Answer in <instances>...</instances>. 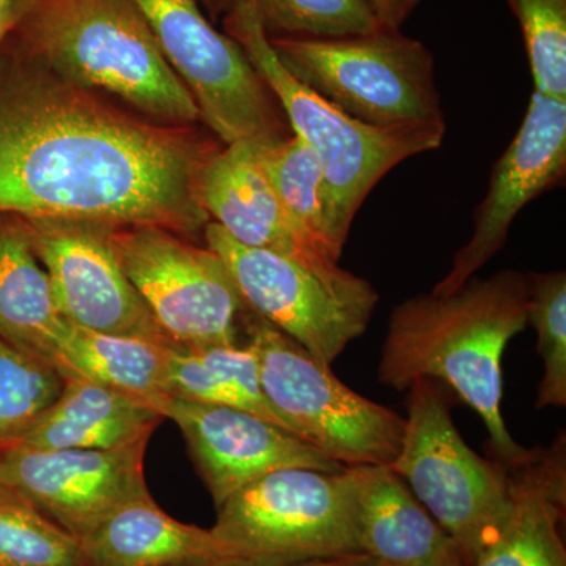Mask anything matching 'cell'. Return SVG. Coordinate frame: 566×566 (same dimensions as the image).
Here are the masks:
<instances>
[{"label": "cell", "instance_id": "6da1fadb", "mask_svg": "<svg viewBox=\"0 0 566 566\" xmlns=\"http://www.w3.org/2000/svg\"><path fill=\"white\" fill-rule=\"evenodd\" d=\"M218 150L189 126L125 114L63 80L13 35L0 48V214L158 226L191 238Z\"/></svg>", "mask_w": 566, "mask_h": 566}, {"label": "cell", "instance_id": "7a4b0ae2", "mask_svg": "<svg viewBox=\"0 0 566 566\" xmlns=\"http://www.w3.org/2000/svg\"><path fill=\"white\" fill-rule=\"evenodd\" d=\"M528 277L504 270L471 277L452 293H423L395 305L378 379L405 392L417 379H438L480 416L491 455L509 465L526 455L502 417V356L527 327Z\"/></svg>", "mask_w": 566, "mask_h": 566}, {"label": "cell", "instance_id": "3957f363", "mask_svg": "<svg viewBox=\"0 0 566 566\" xmlns=\"http://www.w3.org/2000/svg\"><path fill=\"white\" fill-rule=\"evenodd\" d=\"M13 36L77 87L117 96L163 125L200 122L133 0H40Z\"/></svg>", "mask_w": 566, "mask_h": 566}, {"label": "cell", "instance_id": "277c9868", "mask_svg": "<svg viewBox=\"0 0 566 566\" xmlns=\"http://www.w3.org/2000/svg\"><path fill=\"white\" fill-rule=\"evenodd\" d=\"M223 29L240 44L249 62L282 107L294 136L318 155L324 172V207L331 243L344 253L354 218L376 185L406 159L438 150L447 128H378L301 84L279 62L249 0H227Z\"/></svg>", "mask_w": 566, "mask_h": 566}, {"label": "cell", "instance_id": "5b68a950", "mask_svg": "<svg viewBox=\"0 0 566 566\" xmlns=\"http://www.w3.org/2000/svg\"><path fill=\"white\" fill-rule=\"evenodd\" d=\"M408 390L403 442L390 468L472 566L512 520L509 468L465 444L444 382L417 379Z\"/></svg>", "mask_w": 566, "mask_h": 566}, {"label": "cell", "instance_id": "8992f818", "mask_svg": "<svg viewBox=\"0 0 566 566\" xmlns=\"http://www.w3.org/2000/svg\"><path fill=\"white\" fill-rule=\"evenodd\" d=\"M270 43L293 77L365 125L447 128L434 55L422 41L382 28L360 35Z\"/></svg>", "mask_w": 566, "mask_h": 566}, {"label": "cell", "instance_id": "52a82bcc", "mask_svg": "<svg viewBox=\"0 0 566 566\" xmlns=\"http://www.w3.org/2000/svg\"><path fill=\"white\" fill-rule=\"evenodd\" d=\"M203 238L226 263L245 307L324 364L333 365L374 318V285L337 262L248 248L214 222Z\"/></svg>", "mask_w": 566, "mask_h": 566}, {"label": "cell", "instance_id": "ba28073f", "mask_svg": "<svg viewBox=\"0 0 566 566\" xmlns=\"http://www.w3.org/2000/svg\"><path fill=\"white\" fill-rule=\"evenodd\" d=\"M243 323L263 392L297 438L345 468L394 463L403 442V417L354 392L331 365L248 307Z\"/></svg>", "mask_w": 566, "mask_h": 566}, {"label": "cell", "instance_id": "9c48e42d", "mask_svg": "<svg viewBox=\"0 0 566 566\" xmlns=\"http://www.w3.org/2000/svg\"><path fill=\"white\" fill-rule=\"evenodd\" d=\"M345 469L286 468L260 476L218 506L211 531L252 566L359 554Z\"/></svg>", "mask_w": 566, "mask_h": 566}, {"label": "cell", "instance_id": "30bf717a", "mask_svg": "<svg viewBox=\"0 0 566 566\" xmlns=\"http://www.w3.org/2000/svg\"><path fill=\"white\" fill-rule=\"evenodd\" d=\"M200 111V122L223 145L277 144L293 136L273 92L240 44L219 32L197 0H133Z\"/></svg>", "mask_w": 566, "mask_h": 566}, {"label": "cell", "instance_id": "8fae6325", "mask_svg": "<svg viewBox=\"0 0 566 566\" xmlns=\"http://www.w3.org/2000/svg\"><path fill=\"white\" fill-rule=\"evenodd\" d=\"M111 241L175 348L238 345L245 305L218 253L158 226L114 227Z\"/></svg>", "mask_w": 566, "mask_h": 566}, {"label": "cell", "instance_id": "7c38bea8", "mask_svg": "<svg viewBox=\"0 0 566 566\" xmlns=\"http://www.w3.org/2000/svg\"><path fill=\"white\" fill-rule=\"evenodd\" d=\"M22 221L66 322L170 344L118 262L111 241L114 227L82 219Z\"/></svg>", "mask_w": 566, "mask_h": 566}, {"label": "cell", "instance_id": "4fadbf2b", "mask_svg": "<svg viewBox=\"0 0 566 566\" xmlns=\"http://www.w3.org/2000/svg\"><path fill=\"white\" fill-rule=\"evenodd\" d=\"M148 441L109 450L10 447L0 453V482L82 542L112 513L151 495L144 474Z\"/></svg>", "mask_w": 566, "mask_h": 566}, {"label": "cell", "instance_id": "5bb4252c", "mask_svg": "<svg viewBox=\"0 0 566 566\" xmlns=\"http://www.w3.org/2000/svg\"><path fill=\"white\" fill-rule=\"evenodd\" d=\"M566 175V102L534 92L520 129L491 170L474 230L431 292L452 293L501 252L528 203L557 188Z\"/></svg>", "mask_w": 566, "mask_h": 566}, {"label": "cell", "instance_id": "9a60e30c", "mask_svg": "<svg viewBox=\"0 0 566 566\" xmlns=\"http://www.w3.org/2000/svg\"><path fill=\"white\" fill-rule=\"evenodd\" d=\"M158 409L164 419L180 428L216 509L241 488L279 469L305 468L331 474L345 469L296 434L233 406L167 395Z\"/></svg>", "mask_w": 566, "mask_h": 566}, {"label": "cell", "instance_id": "2e32d148", "mask_svg": "<svg viewBox=\"0 0 566 566\" xmlns=\"http://www.w3.org/2000/svg\"><path fill=\"white\" fill-rule=\"evenodd\" d=\"M262 145L266 144L240 140L212 153L199 178L203 210L211 222L248 248L331 260L305 240L286 214L264 169Z\"/></svg>", "mask_w": 566, "mask_h": 566}, {"label": "cell", "instance_id": "e0dca14e", "mask_svg": "<svg viewBox=\"0 0 566 566\" xmlns=\"http://www.w3.org/2000/svg\"><path fill=\"white\" fill-rule=\"evenodd\" d=\"M360 553L389 566H468L444 528L390 465L345 469Z\"/></svg>", "mask_w": 566, "mask_h": 566}, {"label": "cell", "instance_id": "ac0fdd59", "mask_svg": "<svg viewBox=\"0 0 566 566\" xmlns=\"http://www.w3.org/2000/svg\"><path fill=\"white\" fill-rule=\"evenodd\" d=\"M509 468L513 510L504 532L472 566H566L560 523L566 510V438L528 449Z\"/></svg>", "mask_w": 566, "mask_h": 566}, {"label": "cell", "instance_id": "d6986e66", "mask_svg": "<svg viewBox=\"0 0 566 566\" xmlns=\"http://www.w3.org/2000/svg\"><path fill=\"white\" fill-rule=\"evenodd\" d=\"M81 546L88 566H252L211 528L167 515L151 495L112 513Z\"/></svg>", "mask_w": 566, "mask_h": 566}, {"label": "cell", "instance_id": "ffe728a7", "mask_svg": "<svg viewBox=\"0 0 566 566\" xmlns=\"http://www.w3.org/2000/svg\"><path fill=\"white\" fill-rule=\"evenodd\" d=\"M164 419L158 406L81 375L65 376L57 400L13 447L109 450L150 439Z\"/></svg>", "mask_w": 566, "mask_h": 566}, {"label": "cell", "instance_id": "44dd1931", "mask_svg": "<svg viewBox=\"0 0 566 566\" xmlns=\"http://www.w3.org/2000/svg\"><path fill=\"white\" fill-rule=\"evenodd\" d=\"M65 326L24 221L0 214V338L55 365Z\"/></svg>", "mask_w": 566, "mask_h": 566}, {"label": "cell", "instance_id": "7402d4cb", "mask_svg": "<svg viewBox=\"0 0 566 566\" xmlns=\"http://www.w3.org/2000/svg\"><path fill=\"white\" fill-rule=\"evenodd\" d=\"M175 346L150 338L96 333L66 322L55 367L158 406L169 395Z\"/></svg>", "mask_w": 566, "mask_h": 566}, {"label": "cell", "instance_id": "603a6c76", "mask_svg": "<svg viewBox=\"0 0 566 566\" xmlns=\"http://www.w3.org/2000/svg\"><path fill=\"white\" fill-rule=\"evenodd\" d=\"M264 169L279 199L305 240L338 262L342 255L331 243L324 207V172L318 155L303 139L290 136L277 144L262 145Z\"/></svg>", "mask_w": 566, "mask_h": 566}, {"label": "cell", "instance_id": "cb8c5ba5", "mask_svg": "<svg viewBox=\"0 0 566 566\" xmlns=\"http://www.w3.org/2000/svg\"><path fill=\"white\" fill-rule=\"evenodd\" d=\"M59 368L0 338V453L20 441L61 395Z\"/></svg>", "mask_w": 566, "mask_h": 566}, {"label": "cell", "instance_id": "d4e9b609", "mask_svg": "<svg viewBox=\"0 0 566 566\" xmlns=\"http://www.w3.org/2000/svg\"><path fill=\"white\" fill-rule=\"evenodd\" d=\"M0 566H88L80 539L0 486Z\"/></svg>", "mask_w": 566, "mask_h": 566}, {"label": "cell", "instance_id": "484cf974", "mask_svg": "<svg viewBox=\"0 0 566 566\" xmlns=\"http://www.w3.org/2000/svg\"><path fill=\"white\" fill-rule=\"evenodd\" d=\"M268 39H334L385 28L364 0H249ZM227 6V0H226ZM226 10V9H223Z\"/></svg>", "mask_w": 566, "mask_h": 566}, {"label": "cell", "instance_id": "4316f807", "mask_svg": "<svg viewBox=\"0 0 566 566\" xmlns=\"http://www.w3.org/2000/svg\"><path fill=\"white\" fill-rule=\"evenodd\" d=\"M527 324L538 334L536 352L543 376L536 408L566 406V274L565 271L527 274Z\"/></svg>", "mask_w": 566, "mask_h": 566}, {"label": "cell", "instance_id": "83f0119b", "mask_svg": "<svg viewBox=\"0 0 566 566\" xmlns=\"http://www.w3.org/2000/svg\"><path fill=\"white\" fill-rule=\"evenodd\" d=\"M526 48L534 92L566 102V0H506Z\"/></svg>", "mask_w": 566, "mask_h": 566}, {"label": "cell", "instance_id": "f1b7e54d", "mask_svg": "<svg viewBox=\"0 0 566 566\" xmlns=\"http://www.w3.org/2000/svg\"><path fill=\"white\" fill-rule=\"evenodd\" d=\"M364 2L385 28L401 31L405 22L422 6L423 0H364Z\"/></svg>", "mask_w": 566, "mask_h": 566}, {"label": "cell", "instance_id": "f546056e", "mask_svg": "<svg viewBox=\"0 0 566 566\" xmlns=\"http://www.w3.org/2000/svg\"><path fill=\"white\" fill-rule=\"evenodd\" d=\"M39 3L40 0H0V48Z\"/></svg>", "mask_w": 566, "mask_h": 566}, {"label": "cell", "instance_id": "4dcf8cb0", "mask_svg": "<svg viewBox=\"0 0 566 566\" xmlns=\"http://www.w3.org/2000/svg\"><path fill=\"white\" fill-rule=\"evenodd\" d=\"M279 566H389L382 564L378 558L368 556V554H349V556L316 558V560L301 562V564L279 565Z\"/></svg>", "mask_w": 566, "mask_h": 566}, {"label": "cell", "instance_id": "1f68e13d", "mask_svg": "<svg viewBox=\"0 0 566 566\" xmlns=\"http://www.w3.org/2000/svg\"><path fill=\"white\" fill-rule=\"evenodd\" d=\"M197 2L200 3L203 10H207L210 21H216L218 18H221L223 9H226V0H197Z\"/></svg>", "mask_w": 566, "mask_h": 566}, {"label": "cell", "instance_id": "d6a6232c", "mask_svg": "<svg viewBox=\"0 0 566 566\" xmlns=\"http://www.w3.org/2000/svg\"><path fill=\"white\" fill-rule=\"evenodd\" d=\"M0 486H3V485H2V482H0Z\"/></svg>", "mask_w": 566, "mask_h": 566}]
</instances>
